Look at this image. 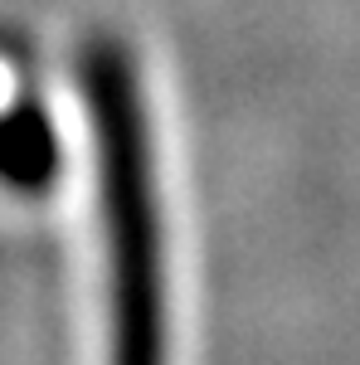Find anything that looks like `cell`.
<instances>
[{
  "label": "cell",
  "instance_id": "6da1fadb",
  "mask_svg": "<svg viewBox=\"0 0 360 365\" xmlns=\"http://www.w3.org/2000/svg\"><path fill=\"white\" fill-rule=\"evenodd\" d=\"M83 98L103 166V229H108V365L166 361L161 302V210L141 83L122 44L98 39L83 54Z\"/></svg>",
  "mask_w": 360,
  "mask_h": 365
},
{
  "label": "cell",
  "instance_id": "7a4b0ae2",
  "mask_svg": "<svg viewBox=\"0 0 360 365\" xmlns=\"http://www.w3.org/2000/svg\"><path fill=\"white\" fill-rule=\"evenodd\" d=\"M58 170V137L44 108L15 103L0 113V185L15 195H44Z\"/></svg>",
  "mask_w": 360,
  "mask_h": 365
}]
</instances>
